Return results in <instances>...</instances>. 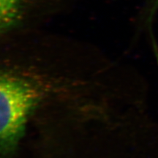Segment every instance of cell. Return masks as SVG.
I'll use <instances>...</instances> for the list:
<instances>
[{
	"label": "cell",
	"instance_id": "cell-1",
	"mask_svg": "<svg viewBox=\"0 0 158 158\" xmlns=\"http://www.w3.org/2000/svg\"><path fill=\"white\" fill-rule=\"evenodd\" d=\"M45 94L36 77L0 67V158H9L15 152L28 118Z\"/></svg>",
	"mask_w": 158,
	"mask_h": 158
},
{
	"label": "cell",
	"instance_id": "cell-2",
	"mask_svg": "<svg viewBox=\"0 0 158 158\" xmlns=\"http://www.w3.org/2000/svg\"><path fill=\"white\" fill-rule=\"evenodd\" d=\"M31 0H0V35L24 19Z\"/></svg>",
	"mask_w": 158,
	"mask_h": 158
},
{
	"label": "cell",
	"instance_id": "cell-3",
	"mask_svg": "<svg viewBox=\"0 0 158 158\" xmlns=\"http://www.w3.org/2000/svg\"><path fill=\"white\" fill-rule=\"evenodd\" d=\"M158 10V0H149V7H148V20H149V24H151L150 23L153 22V19L155 18V15L157 13Z\"/></svg>",
	"mask_w": 158,
	"mask_h": 158
}]
</instances>
